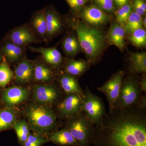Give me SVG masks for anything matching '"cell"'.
Listing matches in <instances>:
<instances>
[{"label": "cell", "instance_id": "obj_1", "mask_svg": "<svg viewBox=\"0 0 146 146\" xmlns=\"http://www.w3.org/2000/svg\"><path fill=\"white\" fill-rule=\"evenodd\" d=\"M94 126L92 141L104 146H146L145 109L136 105L114 108Z\"/></svg>", "mask_w": 146, "mask_h": 146}, {"label": "cell", "instance_id": "obj_2", "mask_svg": "<svg viewBox=\"0 0 146 146\" xmlns=\"http://www.w3.org/2000/svg\"><path fill=\"white\" fill-rule=\"evenodd\" d=\"M75 31L82 51L91 65L96 63L106 47V37L102 31L98 28L89 26L81 21L71 22Z\"/></svg>", "mask_w": 146, "mask_h": 146}, {"label": "cell", "instance_id": "obj_3", "mask_svg": "<svg viewBox=\"0 0 146 146\" xmlns=\"http://www.w3.org/2000/svg\"><path fill=\"white\" fill-rule=\"evenodd\" d=\"M26 114L35 133L43 136L53 130L56 125V115L49 108L32 105L27 108Z\"/></svg>", "mask_w": 146, "mask_h": 146}, {"label": "cell", "instance_id": "obj_4", "mask_svg": "<svg viewBox=\"0 0 146 146\" xmlns=\"http://www.w3.org/2000/svg\"><path fill=\"white\" fill-rule=\"evenodd\" d=\"M65 128L76 140L77 146H89L91 144L94 126L83 112L69 118Z\"/></svg>", "mask_w": 146, "mask_h": 146}, {"label": "cell", "instance_id": "obj_5", "mask_svg": "<svg viewBox=\"0 0 146 146\" xmlns=\"http://www.w3.org/2000/svg\"><path fill=\"white\" fill-rule=\"evenodd\" d=\"M142 93L139 81L134 77H127L123 79L114 108L124 109L136 105Z\"/></svg>", "mask_w": 146, "mask_h": 146}, {"label": "cell", "instance_id": "obj_6", "mask_svg": "<svg viewBox=\"0 0 146 146\" xmlns=\"http://www.w3.org/2000/svg\"><path fill=\"white\" fill-rule=\"evenodd\" d=\"M81 112L94 126L99 124L107 113L102 100L92 93L87 86L83 90Z\"/></svg>", "mask_w": 146, "mask_h": 146}, {"label": "cell", "instance_id": "obj_7", "mask_svg": "<svg viewBox=\"0 0 146 146\" xmlns=\"http://www.w3.org/2000/svg\"><path fill=\"white\" fill-rule=\"evenodd\" d=\"M125 73L123 71H119L112 76L102 86L97 89L106 96L109 105V112L114 109V105L117 98L120 88Z\"/></svg>", "mask_w": 146, "mask_h": 146}, {"label": "cell", "instance_id": "obj_8", "mask_svg": "<svg viewBox=\"0 0 146 146\" xmlns=\"http://www.w3.org/2000/svg\"><path fill=\"white\" fill-rule=\"evenodd\" d=\"M82 21L89 26L99 28L107 25L110 18L104 12L96 5L86 7L80 12Z\"/></svg>", "mask_w": 146, "mask_h": 146}, {"label": "cell", "instance_id": "obj_9", "mask_svg": "<svg viewBox=\"0 0 146 146\" xmlns=\"http://www.w3.org/2000/svg\"><path fill=\"white\" fill-rule=\"evenodd\" d=\"M82 97L77 94H68L59 103L58 110L61 116L70 118L81 112Z\"/></svg>", "mask_w": 146, "mask_h": 146}, {"label": "cell", "instance_id": "obj_10", "mask_svg": "<svg viewBox=\"0 0 146 146\" xmlns=\"http://www.w3.org/2000/svg\"><path fill=\"white\" fill-rule=\"evenodd\" d=\"M1 96L6 106L12 108L25 100L28 97L29 91L23 87L12 86L3 90Z\"/></svg>", "mask_w": 146, "mask_h": 146}, {"label": "cell", "instance_id": "obj_11", "mask_svg": "<svg viewBox=\"0 0 146 146\" xmlns=\"http://www.w3.org/2000/svg\"><path fill=\"white\" fill-rule=\"evenodd\" d=\"M125 34L122 26L117 22H113L108 31L106 40L110 45L116 46L123 52L126 46Z\"/></svg>", "mask_w": 146, "mask_h": 146}, {"label": "cell", "instance_id": "obj_12", "mask_svg": "<svg viewBox=\"0 0 146 146\" xmlns=\"http://www.w3.org/2000/svg\"><path fill=\"white\" fill-rule=\"evenodd\" d=\"M9 38L11 42L21 46L37 42L35 35L27 26L13 29L10 33Z\"/></svg>", "mask_w": 146, "mask_h": 146}, {"label": "cell", "instance_id": "obj_13", "mask_svg": "<svg viewBox=\"0 0 146 146\" xmlns=\"http://www.w3.org/2000/svg\"><path fill=\"white\" fill-rule=\"evenodd\" d=\"M45 13L47 24L46 36L52 39L62 30L63 22L59 15L52 9H46Z\"/></svg>", "mask_w": 146, "mask_h": 146}, {"label": "cell", "instance_id": "obj_14", "mask_svg": "<svg viewBox=\"0 0 146 146\" xmlns=\"http://www.w3.org/2000/svg\"><path fill=\"white\" fill-rule=\"evenodd\" d=\"M33 92L35 98L39 102L50 103L58 98L57 89L52 86L37 85L35 86Z\"/></svg>", "mask_w": 146, "mask_h": 146}, {"label": "cell", "instance_id": "obj_15", "mask_svg": "<svg viewBox=\"0 0 146 146\" xmlns=\"http://www.w3.org/2000/svg\"><path fill=\"white\" fill-rule=\"evenodd\" d=\"M29 48L32 51L40 54L45 61L53 66L57 67L62 63L63 57L56 48L29 46Z\"/></svg>", "mask_w": 146, "mask_h": 146}, {"label": "cell", "instance_id": "obj_16", "mask_svg": "<svg viewBox=\"0 0 146 146\" xmlns=\"http://www.w3.org/2000/svg\"><path fill=\"white\" fill-rule=\"evenodd\" d=\"M59 82L63 91L67 95L77 94L83 96V90L76 77L65 73L60 76Z\"/></svg>", "mask_w": 146, "mask_h": 146}, {"label": "cell", "instance_id": "obj_17", "mask_svg": "<svg viewBox=\"0 0 146 146\" xmlns=\"http://www.w3.org/2000/svg\"><path fill=\"white\" fill-rule=\"evenodd\" d=\"M47 138L50 142L58 145L77 146L76 140L70 131L65 127L61 130L51 133Z\"/></svg>", "mask_w": 146, "mask_h": 146}, {"label": "cell", "instance_id": "obj_18", "mask_svg": "<svg viewBox=\"0 0 146 146\" xmlns=\"http://www.w3.org/2000/svg\"><path fill=\"white\" fill-rule=\"evenodd\" d=\"M33 72L34 67L31 62L27 59H24L15 69V79L18 82L26 83L31 80Z\"/></svg>", "mask_w": 146, "mask_h": 146}, {"label": "cell", "instance_id": "obj_19", "mask_svg": "<svg viewBox=\"0 0 146 146\" xmlns=\"http://www.w3.org/2000/svg\"><path fill=\"white\" fill-rule=\"evenodd\" d=\"M90 64L83 59H69L65 65V73L75 77L80 76L89 68Z\"/></svg>", "mask_w": 146, "mask_h": 146}, {"label": "cell", "instance_id": "obj_20", "mask_svg": "<svg viewBox=\"0 0 146 146\" xmlns=\"http://www.w3.org/2000/svg\"><path fill=\"white\" fill-rule=\"evenodd\" d=\"M62 48L67 55L74 57L82 51L77 36L73 33L68 35L63 39Z\"/></svg>", "mask_w": 146, "mask_h": 146}, {"label": "cell", "instance_id": "obj_21", "mask_svg": "<svg viewBox=\"0 0 146 146\" xmlns=\"http://www.w3.org/2000/svg\"><path fill=\"white\" fill-rule=\"evenodd\" d=\"M130 69L132 72L145 74L146 72L145 52L133 53L129 57Z\"/></svg>", "mask_w": 146, "mask_h": 146}, {"label": "cell", "instance_id": "obj_22", "mask_svg": "<svg viewBox=\"0 0 146 146\" xmlns=\"http://www.w3.org/2000/svg\"><path fill=\"white\" fill-rule=\"evenodd\" d=\"M16 118V110L12 108L0 110V132L12 127Z\"/></svg>", "mask_w": 146, "mask_h": 146}, {"label": "cell", "instance_id": "obj_23", "mask_svg": "<svg viewBox=\"0 0 146 146\" xmlns=\"http://www.w3.org/2000/svg\"><path fill=\"white\" fill-rule=\"evenodd\" d=\"M32 26L39 36L46 38L47 34V24L45 11L36 12L32 20Z\"/></svg>", "mask_w": 146, "mask_h": 146}, {"label": "cell", "instance_id": "obj_24", "mask_svg": "<svg viewBox=\"0 0 146 146\" xmlns=\"http://www.w3.org/2000/svg\"><path fill=\"white\" fill-rule=\"evenodd\" d=\"M3 52L6 57L10 61H17L23 54V46H18L12 42L6 44L3 48Z\"/></svg>", "mask_w": 146, "mask_h": 146}, {"label": "cell", "instance_id": "obj_25", "mask_svg": "<svg viewBox=\"0 0 146 146\" xmlns=\"http://www.w3.org/2000/svg\"><path fill=\"white\" fill-rule=\"evenodd\" d=\"M123 27L125 33L129 35L136 30L143 28V18L135 11H132Z\"/></svg>", "mask_w": 146, "mask_h": 146}, {"label": "cell", "instance_id": "obj_26", "mask_svg": "<svg viewBox=\"0 0 146 146\" xmlns=\"http://www.w3.org/2000/svg\"><path fill=\"white\" fill-rule=\"evenodd\" d=\"M128 39L130 43L138 48H145L146 32L144 29H138L129 35Z\"/></svg>", "mask_w": 146, "mask_h": 146}, {"label": "cell", "instance_id": "obj_27", "mask_svg": "<svg viewBox=\"0 0 146 146\" xmlns=\"http://www.w3.org/2000/svg\"><path fill=\"white\" fill-rule=\"evenodd\" d=\"M12 127L16 131L18 142L22 145L27 139L31 133L28 125L25 121L22 120L15 122Z\"/></svg>", "mask_w": 146, "mask_h": 146}, {"label": "cell", "instance_id": "obj_28", "mask_svg": "<svg viewBox=\"0 0 146 146\" xmlns=\"http://www.w3.org/2000/svg\"><path fill=\"white\" fill-rule=\"evenodd\" d=\"M33 75L36 80L47 82L52 78V74L51 70L46 65L38 64L34 67Z\"/></svg>", "mask_w": 146, "mask_h": 146}, {"label": "cell", "instance_id": "obj_29", "mask_svg": "<svg viewBox=\"0 0 146 146\" xmlns=\"http://www.w3.org/2000/svg\"><path fill=\"white\" fill-rule=\"evenodd\" d=\"M13 72L7 63L3 60L0 64V87L5 86L13 78Z\"/></svg>", "mask_w": 146, "mask_h": 146}, {"label": "cell", "instance_id": "obj_30", "mask_svg": "<svg viewBox=\"0 0 146 146\" xmlns=\"http://www.w3.org/2000/svg\"><path fill=\"white\" fill-rule=\"evenodd\" d=\"M132 7H133L131 5L127 3L119 8V9L115 12L116 22L123 27L132 12Z\"/></svg>", "mask_w": 146, "mask_h": 146}, {"label": "cell", "instance_id": "obj_31", "mask_svg": "<svg viewBox=\"0 0 146 146\" xmlns=\"http://www.w3.org/2000/svg\"><path fill=\"white\" fill-rule=\"evenodd\" d=\"M50 141L47 138L38 133H31L29 135L27 139L22 146H41Z\"/></svg>", "mask_w": 146, "mask_h": 146}, {"label": "cell", "instance_id": "obj_32", "mask_svg": "<svg viewBox=\"0 0 146 146\" xmlns=\"http://www.w3.org/2000/svg\"><path fill=\"white\" fill-rule=\"evenodd\" d=\"M97 6L105 12H112L115 9L113 0H95Z\"/></svg>", "mask_w": 146, "mask_h": 146}, {"label": "cell", "instance_id": "obj_33", "mask_svg": "<svg viewBox=\"0 0 146 146\" xmlns=\"http://www.w3.org/2000/svg\"><path fill=\"white\" fill-rule=\"evenodd\" d=\"M133 7L134 11L140 16L145 13L146 5L144 0H133Z\"/></svg>", "mask_w": 146, "mask_h": 146}, {"label": "cell", "instance_id": "obj_34", "mask_svg": "<svg viewBox=\"0 0 146 146\" xmlns=\"http://www.w3.org/2000/svg\"><path fill=\"white\" fill-rule=\"evenodd\" d=\"M72 10L78 11L82 8L88 0H65Z\"/></svg>", "mask_w": 146, "mask_h": 146}, {"label": "cell", "instance_id": "obj_35", "mask_svg": "<svg viewBox=\"0 0 146 146\" xmlns=\"http://www.w3.org/2000/svg\"><path fill=\"white\" fill-rule=\"evenodd\" d=\"M136 106L141 109H145L146 108V95H141Z\"/></svg>", "mask_w": 146, "mask_h": 146}, {"label": "cell", "instance_id": "obj_36", "mask_svg": "<svg viewBox=\"0 0 146 146\" xmlns=\"http://www.w3.org/2000/svg\"><path fill=\"white\" fill-rule=\"evenodd\" d=\"M140 88H141L142 92H143L146 94V78L145 76H144L143 77L141 80V81H139Z\"/></svg>", "mask_w": 146, "mask_h": 146}, {"label": "cell", "instance_id": "obj_37", "mask_svg": "<svg viewBox=\"0 0 146 146\" xmlns=\"http://www.w3.org/2000/svg\"><path fill=\"white\" fill-rule=\"evenodd\" d=\"M113 1L115 5L118 8H120L121 7L127 3L129 0H113Z\"/></svg>", "mask_w": 146, "mask_h": 146}, {"label": "cell", "instance_id": "obj_38", "mask_svg": "<svg viewBox=\"0 0 146 146\" xmlns=\"http://www.w3.org/2000/svg\"><path fill=\"white\" fill-rule=\"evenodd\" d=\"M146 17H145V18L143 20V26L145 27H146Z\"/></svg>", "mask_w": 146, "mask_h": 146}, {"label": "cell", "instance_id": "obj_39", "mask_svg": "<svg viewBox=\"0 0 146 146\" xmlns=\"http://www.w3.org/2000/svg\"><path fill=\"white\" fill-rule=\"evenodd\" d=\"M3 58L2 55L1 54V52H0V62L1 61L2 59Z\"/></svg>", "mask_w": 146, "mask_h": 146}]
</instances>
